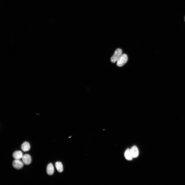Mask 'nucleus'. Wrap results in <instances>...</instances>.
Masks as SVG:
<instances>
[{
  "mask_svg": "<svg viewBox=\"0 0 185 185\" xmlns=\"http://www.w3.org/2000/svg\"><path fill=\"white\" fill-rule=\"evenodd\" d=\"M124 156L127 160H131L132 159L133 157L131 152L130 149H127L126 150L124 153Z\"/></svg>",
  "mask_w": 185,
  "mask_h": 185,
  "instance_id": "obj_7",
  "label": "nucleus"
},
{
  "mask_svg": "<svg viewBox=\"0 0 185 185\" xmlns=\"http://www.w3.org/2000/svg\"><path fill=\"white\" fill-rule=\"evenodd\" d=\"M184 19H185V20H184V21H185V18H184Z\"/></svg>",
  "mask_w": 185,
  "mask_h": 185,
  "instance_id": "obj_11",
  "label": "nucleus"
},
{
  "mask_svg": "<svg viewBox=\"0 0 185 185\" xmlns=\"http://www.w3.org/2000/svg\"><path fill=\"white\" fill-rule=\"evenodd\" d=\"M22 159L24 164L25 165H29L31 163L32 160L31 157L29 154H25L23 155Z\"/></svg>",
  "mask_w": 185,
  "mask_h": 185,
  "instance_id": "obj_4",
  "label": "nucleus"
},
{
  "mask_svg": "<svg viewBox=\"0 0 185 185\" xmlns=\"http://www.w3.org/2000/svg\"><path fill=\"white\" fill-rule=\"evenodd\" d=\"M128 57L127 55L125 54H122V57L117 61V65L119 67L123 66L127 62Z\"/></svg>",
  "mask_w": 185,
  "mask_h": 185,
  "instance_id": "obj_2",
  "label": "nucleus"
},
{
  "mask_svg": "<svg viewBox=\"0 0 185 185\" xmlns=\"http://www.w3.org/2000/svg\"><path fill=\"white\" fill-rule=\"evenodd\" d=\"M122 50L119 48L116 49L114 54L110 58L111 62L113 63L117 62L122 55Z\"/></svg>",
  "mask_w": 185,
  "mask_h": 185,
  "instance_id": "obj_1",
  "label": "nucleus"
},
{
  "mask_svg": "<svg viewBox=\"0 0 185 185\" xmlns=\"http://www.w3.org/2000/svg\"><path fill=\"white\" fill-rule=\"evenodd\" d=\"M23 155L22 152L20 151H16L13 154V157L15 159H20L22 158Z\"/></svg>",
  "mask_w": 185,
  "mask_h": 185,
  "instance_id": "obj_6",
  "label": "nucleus"
},
{
  "mask_svg": "<svg viewBox=\"0 0 185 185\" xmlns=\"http://www.w3.org/2000/svg\"><path fill=\"white\" fill-rule=\"evenodd\" d=\"M47 174L50 175H52L54 172V168L52 164L51 163L49 164L47 168Z\"/></svg>",
  "mask_w": 185,
  "mask_h": 185,
  "instance_id": "obj_8",
  "label": "nucleus"
},
{
  "mask_svg": "<svg viewBox=\"0 0 185 185\" xmlns=\"http://www.w3.org/2000/svg\"><path fill=\"white\" fill-rule=\"evenodd\" d=\"M55 165L57 171L59 172H62L63 170V166L61 163L60 162H57L55 163Z\"/></svg>",
  "mask_w": 185,
  "mask_h": 185,
  "instance_id": "obj_10",
  "label": "nucleus"
},
{
  "mask_svg": "<svg viewBox=\"0 0 185 185\" xmlns=\"http://www.w3.org/2000/svg\"><path fill=\"white\" fill-rule=\"evenodd\" d=\"M133 158L137 157L139 155L138 150L136 146H133L130 149Z\"/></svg>",
  "mask_w": 185,
  "mask_h": 185,
  "instance_id": "obj_5",
  "label": "nucleus"
},
{
  "mask_svg": "<svg viewBox=\"0 0 185 185\" xmlns=\"http://www.w3.org/2000/svg\"><path fill=\"white\" fill-rule=\"evenodd\" d=\"M13 166L14 168L17 169L22 168L24 165V163L20 159H15L13 162Z\"/></svg>",
  "mask_w": 185,
  "mask_h": 185,
  "instance_id": "obj_3",
  "label": "nucleus"
},
{
  "mask_svg": "<svg viewBox=\"0 0 185 185\" xmlns=\"http://www.w3.org/2000/svg\"><path fill=\"white\" fill-rule=\"evenodd\" d=\"M22 150L24 152L27 151L30 149V146L29 143L27 142H24L21 146Z\"/></svg>",
  "mask_w": 185,
  "mask_h": 185,
  "instance_id": "obj_9",
  "label": "nucleus"
}]
</instances>
